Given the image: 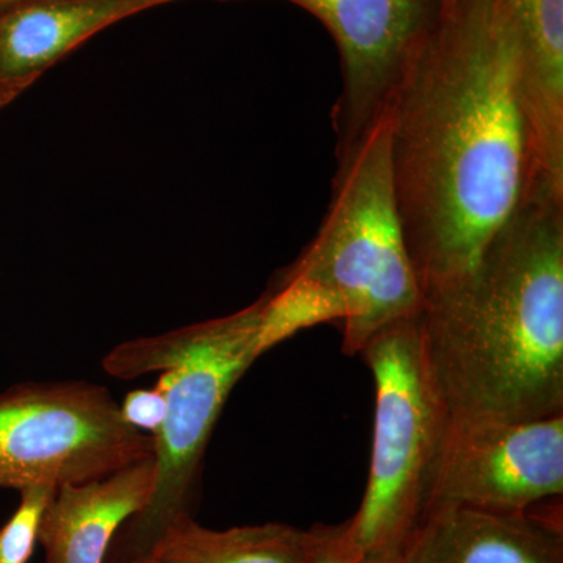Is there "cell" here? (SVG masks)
<instances>
[{
  "label": "cell",
  "mask_w": 563,
  "mask_h": 563,
  "mask_svg": "<svg viewBox=\"0 0 563 563\" xmlns=\"http://www.w3.org/2000/svg\"><path fill=\"white\" fill-rule=\"evenodd\" d=\"M501 0L440 5L388 102L393 192L421 290L468 273L532 185Z\"/></svg>",
  "instance_id": "6da1fadb"
},
{
  "label": "cell",
  "mask_w": 563,
  "mask_h": 563,
  "mask_svg": "<svg viewBox=\"0 0 563 563\" xmlns=\"http://www.w3.org/2000/svg\"><path fill=\"white\" fill-rule=\"evenodd\" d=\"M426 355L451 413L563 415V195L532 185L468 273L422 292Z\"/></svg>",
  "instance_id": "7a4b0ae2"
},
{
  "label": "cell",
  "mask_w": 563,
  "mask_h": 563,
  "mask_svg": "<svg viewBox=\"0 0 563 563\" xmlns=\"http://www.w3.org/2000/svg\"><path fill=\"white\" fill-rule=\"evenodd\" d=\"M261 352L322 322L361 354L395 322L418 317L422 290L393 192L387 114L339 162L320 231L262 296Z\"/></svg>",
  "instance_id": "3957f363"
},
{
  "label": "cell",
  "mask_w": 563,
  "mask_h": 563,
  "mask_svg": "<svg viewBox=\"0 0 563 563\" xmlns=\"http://www.w3.org/2000/svg\"><path fill=\"white\" fill-rule=\"evenodd\" d=\"M262 298L239 312L162 335L118 344L103 357L117 379L157 373L166 417L154 433L155 485L150 504L125 521L111 559L139 550L163 525L190 514L192 490L211 431L229 395L261 357Z\"/></svg>",
  "instance_id": "277c9868"
},
{
  "label": "cell",
  "mask_w": 563,
  "mask_h": 563,
  "mask_svg": "<svg viewBox=\"0 0 563 563\" xmlns=\"http://www.w3.org/2000/svg\"><path fill=\"white\" fill-rule=\"evenodd\" d=\"M361 355L376 385V413L368 484L350 529L368 558L398 555L428 510L453 413L418 317L385 328Z\"/></svg>",
  "instance_id": "5b68a950"
},
{
  "label": "cell",
  "mask_w": 563,
  "mask_h": 563,
  "mask_svg": "<svg viewBox=\"0 0 563 563\" xmlns=\"http://www.w3.org/2000/svg\"><path fill=\"white\" fill-rule=\"evenodd\" d=\"M154 457V437L98 384L27 383L0 393V488L90 483Z\"/></svg>",
  "instance_id": "8992f818"
},
{
  "label": "cell",
  "mask_w": 563,
  "mask_h": 563,
  "mask_svg": "<svg viewBox=\"0 0 563 563\" xmlns=\"http://www.w3.org/2000/svg\"><path fill=\"white\" fill-rule=\"evenodd\" d=\"M562 493L563 415L528 421L453 415L428 509L523 512Z\"/></svg>",
  "instance_id": "52a82bcc"
},
{
  "label": "cell",
  "mask_w": 563,
  "mask_h": 563,
  "mask_svg": "<svg viewBox=\"0 0 563 563\" xmlns=\"http://www.w3.org/2000/svg\"><path fill=\"white\" fill-rule=\"evenodd\" d=\"M325 25L342 58V95L333 107L336 162L383 118L393 92L435 21L431 0H288Z\"/></svg>",
  "instance_id": "ba28073f"
},
{
  "label": "cell",
  "mask_w": 563,
  "mask_h": 563,
  "mask_svg": "<svg viewBox=\"0 0 563 563\" xmlns=\"http://www.w3.org/2000/svg\"><path fill=\"white\" fill-rule=\"evenodd\" d=\"M514 41L532 185L563 195V0H501Z\"/></svg>",
  "instance_id": "9c48e42d"
},
{
  "label": "cell",
  "mask_w": 563,
  "mask_h": 563,
  "mask_svg": "<svg viewBox=\"0 0 563 563\" xmlns=\"http://www.w3.org/2000/svg\"><path fill=\"white\" fill-rule=\"evenodd\" d=\"M402 563H563L561 529L523 512L429 507L398 554Z\"/></svg>",
  "instance_id": "30bf717a"
},
{
  "label": "cell",
  "mask_w": 563,
  "mask_h": 563,
  "mask_svg": "<svg viewBox=\"0 0 563 563\" xmlns=\"http://www.w3.org/2000/svg\"><path fill=\"white\" fill-rule=\"evenodd\" d=\"M166 0H29L0 11V109L96 32Z\"/></svg>",
  "instance_id": "8fae6325"
},
{
  "label": "cell",
  "mask_w": 563,
  "mask_h": 563,
  "mask_svg": "<svg viewBox=\"0 0 563 563\" xmlns=\"http://www.w3.org/2000/svg\"><path fill=\"white\" fill-rule=\"evenodd\" d=\"M154 485L151 457L101 479L58 487L41 518L47 563H106L114 537L150 504Z\"/></svg>",
  "instance_id": "7c38bea8"
},
{
  "label": "cell",
  "mask_w": 563,
  "mask_h": 563,
  "mask_svg": "<svg viewBox=\"0 0 563 563\" xmlns=\"http://www.w3.org/2000/svg\"><path fill=\"white\" fill-rule=\"evenodd\" d=\"M332 532L324 526L299 529L280 523L214 531L192 520L191 514H181L132 554L106 563H312Z\"/></svg>",
  "instance_id": "4fadbf2b"
},
{
  "label": "cell",
  "mask_w": 563,
  "mask_h": 563,
  "mask_svg": "<svg viewBox=\"0 0 563 563\" xmlns=\"http://www.w3.org/2000/svg\"><path fill=\"white\" fill-rule=\"evenodd\" d=\"M57 488L33 485L21 490L16 512L0 529V563H27L38 542L41 518Z\"/></svg>",
  "instance_id": "5bb4252c"
},
{
  "label": "cell",
  "mask_w": 563,
  "mask_h": 563,
  "mask_svg": "<svg viewBox=\"0 0 563 563\" xmlns=\"http://www.w3.org/2000/svg\"><path fill=\"white\" fill-rule=\"evenodd\" d=\"M120 409L122 418L129 426L136 431L154 435L165 421V395L157 387L152 390L131 391L120 404Z\"/></svg>",
  "instance_id": "9a60e30c"
},
{
  "label": "cell",
  "mask_w": 563,
  "mask_h": 563,
  "mask_svg": "<svg viewBox=\"0 0 563 563\" xmlns=\"http://www.w3.org/2000/svg\"><path fill=\"white\" fill-rule=\"evenodd\" d=\"M368 555L358 547L352 537L350 521L344 526H336L329 542L312 563H365Z\"/></svg>",
  "instance_id": "2e32d148"
},
{
  "label": "cell",
  "mask_w": 563,
  "mask_h": 563,
  "mask_svg": "<svg viewBox=\"0 0 563 563\" xmlns=\"http://www.w3.org/2000/svg\"><path fill=\"white\" fill-rule=\"evenodd\" d=\"M365 563H402L399 555H374V558H366Z\"/></svg>",
  "instance_id": "e0dca14e"
},
{
  "label": "cell",
  "mask_w": 563,
  "mask_h": 563,
  "mask_svg": "<svg viewBox=\"0 0 563 563\" xmlns=\"http://www.w3.org/2000/svg\"><path fill=\"white\" fill-rule=\"evenodd\" d=\"M29 2V0H0V11L16 5V3Z\"/></svg>",
  "instance_id": "ac0fdd59"
},
{
  "label": "cell",
  "mask_w": 563,
  "mask_h": 563,
  "mask_svg": "<svg viewBox=\"0 0 563 563\" xmlns=\"http://www.w3.org/2000/svg\"><path fill=\"white\" fill-rule=\"evenodd\" d=\"M120 563H147L144 561H140V559H131V561L120 562Z\"/></svg>",
  "instance_id": "d6986e66"
},
{
  "label": "cell",
  "mask_w": 563,
  "mask_h": 563,
  "mask_svg": "<svg viewBox=\"0 0 563 563\" xmlns=\"http://www.w3.org/2000/svg\"><path fill=\"white\" fill-rule=\"evenodd\" d=\"M451 0H440V5H444V3H450Z\"/></svg>",
  "instance_id": "ffe728a7"
}]
</instances>
